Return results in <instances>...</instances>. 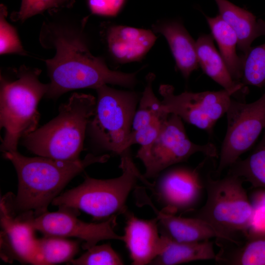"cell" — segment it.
I'll list each match as a JSON object with an SVG mask.
<instances>
[{"label":"cell","mask_w":265,"mask_h":265,"mask_svg":"<svg viewBox=\"0 0 265 265\" xmlns=\"http://www.w3.org/2000/svg\"><path fill=\"white\" fill-rule=\"evenodd\" d=\"M60 11L48 12L40 31L41 46L54 51L53 57L44 60L50 80L45 97L55 99L71 90L104 84L134 86L136 73L110 69L103 58L91 53L85 32L88 17H61Z\"/></svg>","instance_id":"1"},{"label":"cell","mask_w":265,"mask_h":265,"mask_svg":"<svg viewBox=\"0 0 265 265\" xmlns=\"http://www.w3.org/2000/svg\"><path fill=\"white\" fill-rule=\"evenodd\" d=\"M3 153L14 166L18 179L17 194L11 201V210L31 212L34 216L48 212L49 204L86 167L105 162L109 158L106 154H88L82 159L65 161L41 156L28 157L17 151Z\"/></svg>","instance_id":"2"},{"label":"cell","mask_w":265,"mask_h":265,"mask_svg":"<svg viewBox=\"0 0 265 265\" xmlns=\"http://www.w3.org/2000/svg\"><path fill=\"white\" fill-rule=\"evenodd\" d=\"M42 70L25 65L0 74V126L4 129L0 150L17 151L19 142L37 129L38 105L49 83L39 80Z\"/></svg>","instance_id":"3"},{"label":"cell","mask_w":265,"mask_h":265,"mask_svg":"<svg viewBox=\"0 0 265 265\" xmlns=\"http://www.w3.org/2000/svg\"><path fill=\"white\" fill-rule=\"evenodd\" d=\"M96 104L93 96L74 93L66 103L60 105L55 117L21 139L22 145L38 156L80 160Z\"/></svg>","instance_id":"4"},{"label":"cell","mask_w":265,"mask_h":265,"mask_svg":"<svg viewBox=\"0 0 265 265\" xmlns=\"http://www.w3.org/2000/svg\"><path fill=\"white\" fill-rule=\"evenodd\" d=\"M128 151L121 155L120 176L105 180L86 176L82 183L59 194L52 204L61 209L80 210L98 220L125 214L128 212L127 198L138 180L148 186L150 184L140 173Z\"/></svg>","instance_id":"5"},{"label":"cell","mask_w":265,"mask_h":265,"mask_svg":"<svg viewBox=\"0 0 265 265\" xmlns=\"http://www.w3.org/2000/svg\"><path fill=\"white\" fill-rule=\"evenodd\" d=\"M240 177L229 174L204 181L207 200L195 217L204 221L217 233V240L236 242L243 238L253 224L255 209L250 202Z\"/></svg>","instance_id":"6"},{"label":"cell","mask_w":265,"mask_h":265,"mask_svg":"<svg viewBox=\"0 0 265 265\" xmlns=\"http://www.w3.org/2000/svg\"><path fill=\"white\" fill-rule=\"evenodd\" d=\"M95 90L96 104L87 132L98 147L122 155L128 150L126 144L139 96L134 91L116 89L107 84Z\"/></svg>","instance_id":"7"},{"label":"cell","mask_w":265,"mask_h":265,"mask_svg":"<svg viewBox=\"0 0 265 265\" xmlns=\"http://www.w3.org/2000/svg\"><path fill=\"white\" fill-rule=\"evenodd\" d=\"M197 153L210 158L218 156L214 144L200 145L192 142L186 133L182 119L169 113L152 144L147 150L137 152L136 157L144 166V177L154 178L171 166L186 161Z\"/></svg>","instance_id":"8"},{"label":"cell","mask_w":265,"mask_h":265,"mask_svg":"<svg viewBox=\"0 0 265 265\" xmlns=\"http://www.w3.org/2000/svg\"><path fill=\"white\" fill-rule=\"evenodd\" d=\"M227 127L216 170L218 175L248 150L265 129V91L251 103L232 99L226 112Z\"/></svg>","instance_id":"9"},{"label":"cell","mask_w":265,"mask_h":265,"mask_svg":"<svg viewBox=\"0 0 265 265\" xmlns=\"http://www.w3.org/2000/svg\"><path fill=\"white\" fill-rule=\"evenodd\" d=\"M159 93L162 110L175 114L183 121L208 132L226 113L233 96L225 89L175 94L174 88L169 84L160 85Z\"/></svg>","instance_id":"10"},{"label":"cell","mask_w":265,"mask_h":265,"mask_svg":"<svg viewBox=\"0 0 265 265\" xmlns=\"http://www.w3.org/2000/svg\"><path fill=\"white\" fill-rule=\"evenodd\" d=\"M72 212L60 208L57 212H47L37 216L30 212L20 216L29 223L35 230L45 236L75 237L82 239L84 241L82 246L84 250L104 240H123V236L117 234L114 231L116 215L100 223H87L78 219Z\"/></svg>","instance_id":"11"},{"label":"cell","mask_w":265,"mask_h":265,"mask_svg":"<svg viewBox=\"0 0 265 265\" xmlns=\"http://www.w3.org/2000/svg\"><path fill=\"white\" fill-rule=\"evenodd\" d=\"M158 177L150 188L162 206L161 211L171 214L193 210L205 188L197 168L177 167Z\"/></svg>","instance_id":"12"},{"label":"cell","mask_w":265,"mask_h":265,"mask_svg":"<svg viewBox=\"0 0 265 265\" xmlns=\"http://www.w3.org/2000/svg\"><path fill=\"white\" fill-rule=\"evenodd\" d=\"M125 215L127 220L122 241L129 252L132 264H151L162 252L165 243L158 218L142 219L128 212Z\"/></svg>","instance_id":"13"},{"label":"cell","mask_w":265,"mask_h":265,"mask_svg":"<svg viewBox=\"0 0 265 265\" xmlns=\"http://www.w3.org/2000/svg\"><path fill=\"white\" fill-rule=\"evenodd\" d=\"M103 26L102 34L108 54L121 64L141 60L157 38L149 29L113 24Z\"/></svg>","instance_id":"14"},{"label":"cell","mask_w":265,"mask_h":265,"mask_svg":"<svg viewBox=\"0 0 265 265\" xmlns=\"http://www.w3.org/2000/svg\"><path fill=\"white\" fill-rule=\"evenodd\" d=\"M137 196L141 204L149 206L158 219L160 232L179 242H200L219 238L217 233L209 224L196 217H183L159 211L151 202L145 192L138 188Z\"/></svg>","instance_id":"15"},{"label":"cell","mask_w":265,"mask_h":265,"mask_svg":"<svg viewBox=\"0 0 265 265\" xmlns=\"http://www.w3.org/2000/svg\"><path fill=\"white\" fill-rule=\"evenodd\" d=\"M154 32L165 38L182 76L187 79L199 66L196 41L183 24L177 20H166L156 22L152 26Z\"/></svg>","instance_id":"16"},{"label":"cell","mask_w":265,"mask_h":265,"mask_svg":"<svg viewBox=\"0 0 265 265\" xmlns=\"http://www.w3.org/2000/svg\"><path fill=\"white\" fill-rule=\"evenodd\" d=\"M219 245L215 261L230 265H265V228L251 226L247 235L237 242Z\"/></svg>","instance_id":"17"},{"label":"cell","mask_w":265,"mask_h":265,"mask_svg":"<svg viewBox=\"0 0 265 265\" xmlns=\"http://www.w3.org/2000/svg\"><path fill=\"white\" fill-rule=\"evenodd\" d=\"M219 15L230 26L238 38V49L248 54L251 44L258 37L265 35V21L257 19L249 11L239 7L228 0H214Z\"/></svg>","instance_id":"18"},{"label":"cell","mask_w":265,"mask_h":265,"mask_svg":"<svg viewBox=\"0 0 265 265\" xmlns=\"http://www.w3.org/2000/svg\"><path fill=\"white\" fill-rule=\"evenodd\" d=\"M0 222L4 232L2 234L8 240L14 254L22 261L35 265L37 239L31 224L20 216L14 217L2 204Z\"/></svg>","instance_id":"19"},{"label":"cell","mask_w":265,"mask_h":265,"mask_svg":"<svg viewBox=\"0 0 265 265\" xmlns=\"http://www.w3.org/2000/svg\"><path fill=\"white\" fill-rule=\"evenodd\" d=\"M196 49L199 66L203 71L233 96L239 94L244 85L232 77L222 57L214 46L212 35H200L196 41Z\"/></svg>","instance_id":"20"},{"label":"cell","mask_w":265,"mask_h":265,"mask_svg":"<svg viewBox=\"0 0 265 265\" xmlns=\"http://www.w3.org/2000/svg\"><path fill=\"white\" fill-rule=\"evenodd\" d=\"M206 19L222 57L233 79L240 82L243 75L244 58L237 53L238 38L230 26L219 15Z\"/></svg>","instance_id":"21"},{"label":"cell","mask_w":265,"mask_h":265,"mask_svg":"<svg viewBox=\"0 0 265 265\" xmlns=\"http://www.w3.org/2000/svg\"><path fill=\"white\" fill-rule=\"evenodd\" d=\"M164 236L165 237L164 249L151 264L176 265L194 261L215 259L213 243L210 240L184 242Z\"/></svg>","instance_id":"22"},{"label":"cell","mask_w":265,"mask_h":265,"mask_svg":"<svg viewBox=\"0 0 265 265\" xmlns=\"http://www.w3.org/2000/svg\"><path fill=\"white\" fill-rule=\"evenodd\" d=\"M79 250L76 241L66 238L45 236L37 239L36 265H47L70 262Z\"/></svg>","instance_id":"23"},{"label":"cell","mask_w":265,"mask_h":265,"mask_svg":"<svg viewBox=\"0 0 265 265\" xmlns=\"http://www.w3.org/2000/svg\"><path fill=\"white\" fill-rule=\"evenodd\" d=\"M229 174L241 178L255 187L265 188V131L253 151L245 159H238L230 167Z\"/></svg>","instance_id":"24"},{"label":"cell","mask_w":265,"mask_h":265,"mask_svg":"<svg viewBox=\"0 0 265 265\" xmlns=\"http://www.w3.org/2000/svg\"><path fill=\"white\" fill-rule=\"evenodd\" d=\"M155 77L153 73H149L146 77V85L134 115L132 131L146 126L169 114L162 110L161 101L154 93L152 85Z\"/></svg>","instance_id":"25"},{"label":"cell","mask_w":265,"mask_h":265,"mask_svg":"<svg viewBox=\"0 0 265 265\" xmlns=\"http://www.w3.org/2000/svg\"><path fill=\"white\" fill-rule=\"evenodd\" d=\"M242 80L244 85L265 86V43L252 47L244 58Z\"/></svg>","instance_id":"26"},{"label":"cell","mask_w":265,"mask_h":265,"mask_svg":"<svg viewBox=\"0 0 265 265\" xmlns=\"http://www.w3.org/2000/svg\"><path fill=\"white\" fill-rule=\"evenodd\" d=\"M75 0H22L19 10L10 16L14 22L23 23L27 19L39 14L56 12L71 8Z\"/></svg>","instance_id":"27"},{"label":"cell","mask_w":265,"mask_h":265,"mask_svg":"<svg viewBox=\"0 0 265 265\" xmlns=\"http://www.w3.org/2000/svg\"><path fill=\"white\" fill-rule=\"evenodd\" d=\"M69 263L74 265H122L124 262L110 244L95 245Z\"/></svg>","instance_id":"28"},{"label":"cell","mask_w":265,"mask_h":265,"mask_svg":"<svg viewBox=\"0 0 265 265\" xmlns=\"http://www.w3.org/2000/svg\"><path fill=\"white\" fill-rule=\"evenodd\" d=\"M8 12L3 4L0 5V54L17 53L27 55L16 29L6 20Z\"/></svg>","instance_id":"29"},{"label":"cell","mask_w":265,"mask_h":265,"mask_svg":"<svg viewBox=\"0 0 265 265\" xmlns=\"http://www.w3.org/2000/svg\"><path fill=\"white\" fill-rule=\"evenodd\" d=\"M169 114L138 130L132 131L127 142V149H129L131 146L135 144L140 145L137 152L148 149L157 137L163 120Z\"/></svg>","instance_id":"30"},{"label":"cell","mask_w":265,"mask_h":265,"mask_svg":"<svg viewBox=\"0 0 265 265\" xmlns=\"http://www.w3.org/2000/svg\"><path fill=\"white\" fill-rule=\"evenodd\" d=\"M125 0H88L91 13L103 16H116L121 9Z\"/></svg>","instance_id":"31"},{"label":"cell","mask_w":265,"mask_h":265,"mask_svg":"<svg viewBox=\"0 0 265 265\" xmlns=\"http://www.w3.org/2000/svg\"><path fill=\"white\" fill-rule=\"evenodd\" d=\"M264 131H265V129Z\"/></svg>","instance_id":"32"}]
</instances>
